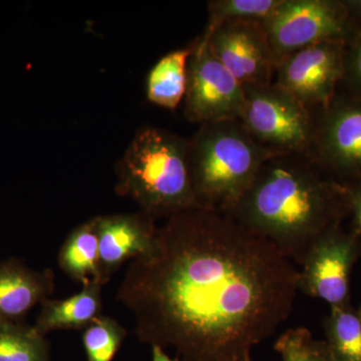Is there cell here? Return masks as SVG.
Wrapping results in <instances>:
<instances>
[{
  "label": "cell",
  "instance_id": "cell-1",
  "mask_svg": "<svg viewBox=\"0 0 361 361\" xmlns=\"http://www.w3.org/2000/svg\"><path fill=\"white\" fill-rule=\"evenodd\" d=\"M298 290L299 270L272 242L231 215L196 209L158 227L116 299L140 341L175 349L180 361H252Z\"/></svg>",
  "mask_w": 361,
  "mask_h": 361
},
{
  "label": "cell",
  "instance_id": "cell-14",
  "mask_svg": "<svg viewBox=\"0 0 361 361\" xmlns=\"http://www.w3.org/2000/svg\"><path fill=\"white\" fill-rule=\"evenodd\" d=\"M103 285L90 281L82 289L66 299H47L33 329L40 336L56 330H85L102 316Z\"/></svg>",
  "mask_w": 361,
  "mask_h": 361
},
{
  "label": "cell",
  "instance_id": "cell-23",
  "mask_svg": "<svg viewBox=\"0 0 361 361\" xmlns=\"http://www.w3.org/2000/svg\"><path fill=\"white\" fill-rule=\"evenodd\" d=\"M348 215L353 218V231L360 244L361 255V180L348 185Z\"/></svg>",
  "mask_w": 361,
  "mask_h": 361
},
{
  "label": "cell",
  "instance_id": "cell-17",
  "mask_svg": "<svg viewBox=\"0 0 361 361\" xmlns=\"http://www.w3.org/2000/svg\"><path fill=\"white\" fill-rule=\"evenodd\" d=\"M327 348L334 361H361V314L350 303L331 308L324 322Z\"/></svg>",
  "mask_w": 361,
  "mask_h": 361
},
{
  "label": "cell",
  "instance_id": "cell-18",
  "mask_svg": "<svg viewBox=\"0 0 361 361\" xmlns=\"http://www.w3.org/2000/svg\"><path fill=\"white\" fill-rule=\"evenodd\" d=\"M0 361H51L49 342L33 326L0 322Z\"/></svg>",
  "mask_w": 361,
  "mask_h": 361
},
{
  "label": "cell",
  "instance_id": "cell-6",
  "mask_svg": "<svg viewBox=\"0 0 361 361\" xmlns=\"http://www.w3.org/2000/svg\"><path fill=\"white\" fill-rule=\"evenodd\" d=\"M275 61L297 51L338 40L346 42L353 26L349 1L339 0H282L274 13L262 23Z\"/></svg>",
  "mask_w": 361,
  "mask_h": 361
},
{
  "label": "cell",
  "instance_id": "cell-7",
  "mask_svg": "<svg viewBox=\"0 0 361 361\" xmlns=\"http://www.w3.org/2000/svg\"><path fill=\"white\" fill-rule=\"evenodd\" d=\"M185 118L200 125L239 121L245 106V89L214 56L203 37L193 44L188 61Z\"/></svg>",
  "mask_w": 361,
  "mask_h": 361
},
{
  "label": "cell",
  "instance_id": "cell-3",
  "mask_svg": "<svg viewBox=\"0 0 361 361\" xmlns=\"http://www.w3.org/2000/svg\"><path fill=\"white\" fill-rule=\"evenodd\" d=\"M115 192L152 219L202 209L188 161V139L170 130L139 128L116 164Z\"/></svg>",
  "mask_w": 361,
  "mask_h": 361
},
{
  "label": "cell",
  "instance_id": "cell-4",
  "mask_svg": "<svg viewBox=\"0 0 361 361\" xmlns=\"http://www.w3.org/2000/svg\"><path fill=\"white\" fill-rule=\"evenodd\" d=\"M240 121L203 123L188 139V161L202 209L231 215L271 157Z\"/></svg>",
  "mask_w": 361,
  "mask_h": 361
},
{
  "label": "cell",
  "instance_id": "cell-9",
  "mask_svg": "<svg viewBox=\"0 0 361 361\" xmlns=\"http://www.w3.org/2000/svg\"><path fill=\"white\" fill-rule=\"evenodd\" d=\"M360 255L355 233L344 231L341 226L329 230L306 254L299 270V290L330 308L350 303L351 272Z\"/></svg>",
  "mask_w": 361,
  "mask_h": 361
},
{
  "label": "cell",
  "instance_id": "cell-11",
  "mask_svg": "<svg viewBox=\"0 0 361 361\" xmlns=\"http://www.w3.org/2000/svg\"><path fill=\"white\" fill-rule=\"evenodd\" d=\"M203 39L221 63L244 87L272 84L275 61L262 23L230 20L204 32Z\"/></svg>",
  "mask_w": 361,
  "mask_h": 361
},
{
  "label": "cell",
  "instance_id": "cell-20",
  "mask_svg": "<svg viewBox=\"0 0 361 361\" xmlns=\"http://www.w3.org/2000/svg\"><path fill=\"white\" fill-rule=\"evenodd\" d=\"M282 0H214L208 4L209 20L206 32L230 20L262 23L274 13Z\"/></svg>",
  "mask_w": 361,
  "mask_h": 361
},
{
  "label": "cell",
  "instance_id": "cell-8",
  "mask_svg": "<svg viewBox=\"0 0 361 361\" xmlns=\"http://www.w3.org/2000/svg\"><path fill=\"white\" fill-rule=\"evenodd\" d=\"M312 149L313 161L338 182L361 180V99L337 94L322 109Z\"/></svg>",
  "mask_w": 361,
  "mask_h": 361
},
{
  "label": "cell",
  "instance_id": "cell-5",
  "mask_svg": "<svg viewBox=\"0 0 361 361\" xmlns=\"http://www.w3.org/2000/svg\"><path fill=\"white\" fill-rule=\"evenodd\" d=\"M240 123L258 144L277 155L312 149L316 122L310 108L275 84L246 85Z\"/></svg>",
  "mask_w": 361,
  "mask_h": 361
},
{
  "label": "cell",
  "instance_id": "cell-15",
  "mask_svg": "<svg viewBox=\"0 0 361 361\" xmlns=\"http://www.w3.org/2000/svg\"><path fill=\"white\" fill-rule=\"evenodd\" d=\"M61 270L82 285L97 281L102 285L99 271V238L96 218L77 226L66 237L59 253Z\"/></svg>",
  "mask_w": 361,
  "mask_h": 361
},
{
  "label": "cell",
  "instance_id": "cell-21",
  "mask_svg": "<svg viewBox=\"0 0 361 361\" xmlns=\"http://www.w3.org/2000/svg\"><path fill=\"white\" fill-rule=\"evenodd\" d=\"M281 361H334L325 341L313 337L305 327L286 330L275 342Z\"/></svg>",
  "mask_w": 361,
  "mask_h": 361
},
{
  "label": "cell",
  "instance_id": "cell-25",
  "mask_svg": "<svg viewBox=\"0 0 361 361\" xmlns=\"http://www.w3.org/2000/svg\"><path fill=\"white\" fill-rule=\"evenodd\" d=\"M358 311H360V313L361 314V306H360V310H358Z\"/></svg>",
  "mask_w": 361,
  "mask_h": 361
},
{
  "label": "cell",
  "instance_id": "cell-16",
  "mask_svg": "<svg viewBox=\"0 0 361 361\" xmlns=\"http://www.w3.org/2000/svg\"><path fill=\"white\" fill-rule=\"evenodd\" d=\"M193 45L176 49L159 59L149 71L146 94L151 103L175 110L184 99L187 89L188 61Z\"/></svg>",
  "mask_w": 361,
  "mask_h": 361
},
{
  "label": "cell",
  "instance_id": "cell-19",
  "mask_svg": "<svg viewBox=\"0 0 361 361\" xmlns=\"http://www.w3.org/2000/svg\"><path fill=\"white\" fill-rule=\"evenodd\" d=\"M127 336V331L114 318L99 316L82 332L87 361H113Z\"/></svg>",
  "mask_w": 361,
  "mask_h": 361
},
{
  "label": "cell",
  "instance_id": "cell-24",
  "mask_svg": "<svg viewBox=\"0 0 361 361\" xmlns=\"http://www.w3.org/2000/svg\"><path fill=\"white\" fill-rule=\"evenodd\" d=\"M152 361H180L179 358H171L166 353L165 349L160 346H152Z\"/></svg>",
  "mask_w": 361,
  "mask_h": 361
},
{
  "label": "cell",
  "instance_id": "cell-12",
  "mask_svg": "<svg viewBox=\"0 0 361 361\" xmlns=\"http://www.w3.org/2000/svg\"><path fill=\"white\" fill-rule=\"evenodd\" d=\"M102 283L128 260L146 255L155 243L156 220L141 211L96 216Z\"/></svg>",
  "mask_w": 361,
  "mask_h": 361
},
{
  "label": "cell",
  "instance_id": "cell-10",
  "mask_svg": "<svg viewBox=\"0 0 361 361\" xmlns=\"http://www.w3.org/2000/svg\"><path fill=\"white\" fill-rule=\"evenodd\" d=\"M344 49L345 42L329 40L293 52L278 63L275 85L308 108H325L334 101L341 87Z\"/></svg>",
  "mask_w": 361,
  "mask_h": 361
},
{
  "label": "cell",
  "instance_id": "cell-2",
  "mask_svg": "<svg viewBox=\"0 0 361 361\" xmlns=\"http://www.w3.org/2000/svg\"><path fill=\"white\" fill-rule=\"evenodd\" d=\"M302 154L271 157L231 216L272 242L294 264L348 216V186Z\"/></svg>",
  "mask_w": 361,
  "mask_h": 361
},
{
  "label": "cell",
  "instance_id": "cell-22",
  "mask_svg": "<svg viewBox=\"0 0 361 361\" xmlns=\"http://www.w3.org/2000/svg\"><path fill=\"white\" fill-rule=\"evenodd\" d=\"M353 13V26L344 49L342 94L361 99V1H349Z\"/></svg>",
  "mask_w": 361,
  "mask_h": 361
},
{
  "label": "cell",
  "instance_id": "cell-13",
  "mask_svg": "<svg viewBox=\"0 0 361 361\" xmlns=\"http://www.w3.org/2000/svg\"><path fill=\"white\" fill-rule=\"evenodd\" d=\"M51 269H32L18 259L0 262V322H23L37 304L54 293Z\"/></svg>",
  "mask_w": 361,
  "mask_h": 361
}]
</instances>
